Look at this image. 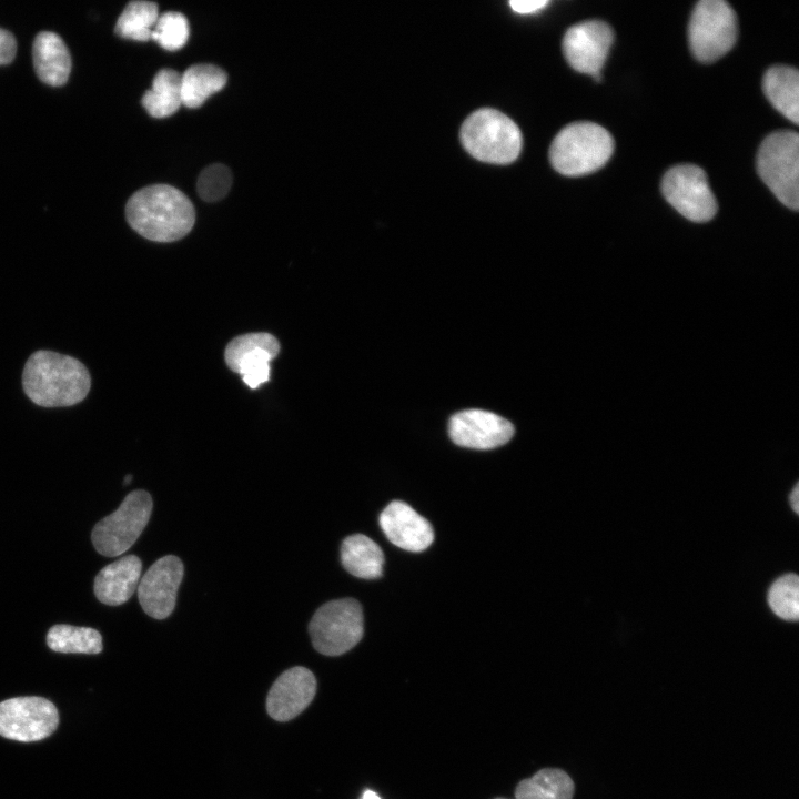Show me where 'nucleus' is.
<instances>
[{"label":"nucleus","mask_w":799,"mask_h":799,"mask_svg":"<svg viewBox=\"0 0 799 799\" xmlns=\"http://www.w3.org/2000/svg\"><path fill=\"white\" fill-rule=\"evenodd\" d=\"M152 512V498L142 489L127 495L119 508L102 518L93 528L91 540L95 550L115 557L128 550L146 526Z\"/></svg>","instance_id":"8"},{"label":"nucleus","mask_w":799,"mask_h":799,"mask_svg":"<svg viewBox=\"0 0 799 799\" xmlns=\"http://www.w3.org/2000/svg\"><path fill=\"white\" fill-rule=\"evenodd\" d=\"M763 92L770 103L795 124L799 123V74L795 68L775 65L762 81Z\"/></svg>","instance_id":"20"},{"label":"nucleus","mask_w":799,"mask_h":799,"mask_svg":"<svg viewBox=\"0 0 799 799\" xmlns=\"http://www.w3.org/2000/svg\"><path fill=\"white\" fill-rule=\"evenodd\" d=\"M59 725L55 706L42 697H16L0 702V736L31 742L49 737Z\"/></svg>","instance_id":"10"},{"label":"nucleus","mask_w":799,"mask_h":799,"mask_svg":"<svg viewBox=\"0 0 799 799\" xmlns=\"http://www.w3.org/2000/svg\"><path fill=\"white\" fill-rule=\"evenodd\" d=\"M575 786L563 770L545 768L522 780L515 790L516 799H573Z\"/></svg>","instance_id":"23"},{"label":"nucleus","mask_w":799,"mask_h":799,"mask_svg":"<svg viewBox=\"0 0 799 799\" xmlns=\"http://www.w3.org/2000/svg\"><path fill=\"white\" fill-rule=\"evenodd\" d=\"M280 353L275 336L265 332L247 333L234 337L224 351L229 368L242 376L251 388H257L269 381L270 362Z\"/></svg>","instance_id":"12"},{"label":"nucleus","mask_w":799,"mask_h":799,"mask_svg":"<svg viewBox=\"0 0 799 799\" xmlns=\"http://www.w3.org/2000/svg\"><path fill=\"white\" fill-rule=\"evenodd\" d=\"M23 390L37 405L70 406L89 393L91 378L77 358L51 351H37L27 361L22 374Z\"/></svg>","instance_id":"2"},{"label":"nucleus","mask_w":799,"mask_h":799,"mask_svg":"<svg viewBox=\"0 0 799 799\" xmlns=\"http://www.w3.org/2000/svg\"><path fill=\"white\" fill-rule=\"evenodd\" d=\"M131 479H132V476H131V475L125 476V477H124V481H123V484H124V485H128V484L131 482Z\"/></svg>","instance_id":"33"},{"label":"nucleus","mask_w":799,"mask_h":799,"mask_svg":"<svg viewBox=\"0 0 799 799\" xmlns=\"http://www.w3.org/2000/svg\"><path fill=\"white\" fill-rule=\"evenodd\" d=\"M226 81V73L216 65L200 63L188 68L181 75L182 105L201 107L210 95L221 91Z\"/></svg>","instance_id":"21"},{"label":"nucleus","mask_w":799,"mask_h":799,"mask_svg":"<svg viewBox=\"0 0 799 799\" xmlns=\"http://www.w3.org/2000/svg\"><path fill=\"white\" fill-rule=\"evenodd\" d=\"M232 173L223 164H212L199 175L196 190L200 198L206 202H214L224 198L231 189Z\"/></svg>","instance_id":"28"},{"label":"nucleus","mask_w":799,"mask_h":799,"mask_svg":"<svg viewBox=\"0 0 799 799\" xmlns=\"http://www.w3.org/2000/svg\"><path fill=\"white\" fill-rule=\"evenodd\" d=\"M757 171L761 180L787 208H799V136L777 131L760 144Z\"/></svg>","instance_id":"5"},{"label":"nucleus","mask_w":799,"mask_h":799,"mask_svg":"<svg viewBox=\"0 0 799 799\" xmlns=\"http://www.w3.org/2000/svg\"><path fill=\"white\" fill-rule=\"evenodd\" d=\"M151 39L168 51L181 49L189 39L188 19L176 11L159 14Z\"/></svg>","instance_id":"27"},{"label":"nucleus","mask_w":799,"mask_h":799,"mask_svg":"<svg viewBox=\"0 0 799 799\" xmlns=\"http://www.w3.org/2000/svg\"><path fill=\"white\" fill-rule=\"evenodd\" d=\"M183 564L173 555L159 558L142 576L138 597L142 609L154 619H164L175 607L183 578Z\"/></svg>","instance_id":"13"},{"label":"nucleus","mask_w":799,"mask_h":799,"mask_svg":"<svg viewBox=\"0 0 799 799\" xmlns=\"http://www.w3.org/2000/svg\"><path fill=\"white\" fill-rule=\"evenodd\" d=\"M688 34L691 52L698 61L718 60L736 42L737 18L732 8L722 0L699 1L692 11Z\"/></svg>","instance_id":"7"},{"label":"nucleus","mask_w":799,"mask_h":799,"mask_svg":"<svg viewBox=\"0 0 799 799\" xmlns=\"http://www.w3.org/2000/svg\"><path fill=\"white\" fill-rule=\"evenodd\" d=\"M316 679L305 667H293L284 671L271 687L266 698V710L277 721H287L301 714L313 700Z\"/></svg>","instance_id":"15"},{"label":"nucleus","mask_w":799,"mask_h":799,"mask_svg":"<svg viewBox=\"0 0 799 799\" xmlns=\"http://www.w3.org/2000/svg\"><path fill=\"white\" fill-rule=\"evenodd\" d=\"M141 103L153 118H166L175 113L182 105L181 74L172 69L160 70L152 82V88L142 97Z\"/></svg>","instance_id":"22"},{"label":"nucleus","mask_w":799,"mask_h":799,"mask_svg":"<svg viewBox=\"0 0 799 799\" xmlns=\"http://www.w3.org/2000/svg\"><path fill=\"white\" fill-rule=\"evenodd\" d=\"M496 799H504V798H496Z\"/></svg>","instance_id":"34"},{"label":"nucleus","mask_w":799,"mask_h":799,"mask_svg":"<svg viewBox=\"0 0 799 799\" xmlns=\"http://www.w3.org/2000/svg\"><path fill=\"white\" fill-rule=\"evenodd\" d=\"M125 215L135 232L161 243L184 237L195 222L192 202L168 184L148 185L136 191L127 203Z\"/></svg>","instance_id":"1"},{"label":"nucleus","mask_w":799,"mask_h":799,"mask_svg":"<svg viewBox=\"0 0 799 799\" xmlns=\"http://www.w3.org/2000/svg\"><path fill=\"white\" fill-rule=\"evenodd\" d=\"M380 525L392 544L408 552L425 550L434 540L429 522L400 500L384 508L380 515Z\"/></svg>","instance_id":"16"},{"label":"nucleus","mask_w":799,"mask_h":799,"mask_svg":"<svg viewBox=\"0 0 799 799\" xmlns=\"http://www.w3.org/2000/svg\"><path fill=\"white\" fill-rule=\"evenodd\" d=\"M314 648L326 656H338L352 649L363 637L364 619L360 603L353 598L322 605L309 624Z\"/></svg>","instance_id":"6"},{"label":"nucleus","mask_w":799,"mask_h":799,"mask_svg":"<svg viewBox=\"0 0 799 799\" xmlns=\"http://www.w3.org/2000/svg\"><path fill=\"white\" fill-rule=\"evenodd\" d=\"M614 40L610 27L599 20L584 21L570 27L563 39V52L569 65L601 80V68Z\"/></svg>","instance_id":"11"},{"label":"nucleus","mask_w":799,"mask_h":799,"mask_svg":"<svg viewBox=\"0 0 799 799\" xmlns=\"http://www.w3.org/2000/svg\"><path fill=\"white\" fill-rule=\"evenodd\" d=\"M613 151L614 140L606 129L593 122H575L557 133L549 159L557 172L576 176L600 169Z\"/></svg>","instance_id":"3"},{"label":"nucleus","mask_w":799,"mask_h":799,"mask_svg":"<svg viewBox=\"0 0 799 799\" xmlns=\"http://www.w3.org/2000/svg\"><path fill=\"white\" fill-rule=\"evenodd\" d=\"M362 799H381V797L373 790H366L363 793Z\"/></svg>","instance_id":"32"},{"label":"nucleus","mask_w":799,"mask_h":799,"mask_svg":"<svg viewBox=\"0 0 799 799\" xmlns=\"http://www.w3.org/2000/svg\"><path fill=\"white\" fill-rule=\"evenodd\" d=\"M47 645L57 653L95 655L102 651V637L93 628L59 624L49 629Z\"/></svg>","instance_id":"24"},{"label":"nucleus","mask_w":799,"mask_h":799,"mask_svg":"<svg viewBox=\"0 0 799 799\" xmlns=\"http://www.w3.org/2000/svg\"><path fill=\"white\" fill-rule=\"evenodd\" d=\"M158 18L159 8L155 2L131 1L120 14L114 31L124 39L149 41Z\"/></svg>","instance_id":"25"},{"label":"nucleus","mask_w":799,"mask_h":799,"mask_svg":"<svg viewBox=\"0 0 799 799\" xmlns=\"http://www.w3.org/2000/svg\"><path fill=\"white\" fill-rule=\"evenodd\" d=\"M461 141L475 159L507 164L522 149V134L516 123L494 109H479L472 113L461 128Z\"/></svg>","instance_id":"4"},{"label":"nucleus","mask_w":799,"mask_h":799,"mask_svg":"<svg viewBox=\"0 0 799 799\" xmlns=\"http://www.w3.org/2000/svg\"><path fill=\"white\" fill-rule=\"evenodd\" d=\"M142 564L134 555L124 556L103 567L94 579L95 597L105 605L124 604L135 591Z\"/></svg>","instance_id":"17"},{"label":"nucleus","mask_w":799,"mask_h":799,"mask_svg":"<svg viewBox=\"0 0 799 799\" xmlns=\"http://www.w3.org/2000/svg\"><path fill=\"white\" fill-rule=\"evenodd\" d=\"M665 199L686 219L707 222L717 212V202L702 169L680 164L669 169L661 182Z\"/></svg>","instance_id":"9"},{"label":"nucleus","mask_w":799,"mask_h":799,"mask_svg":"<svg viewBox=\"0 0 799 799\" xmlns=\"http://www.w3.org/2000/svg\"><path fill=\"white\" fill-rule=\"evenodd\" d=\"M789 502H790V505H791L792 509L795 510V513L798 514L799 513V485L798 484L795 485L792 492L790 493Z\"/></svg>","instance_id":"31"},{"label":"nucleus","mask_w":799,"mask_h":799,"mask_svg":"<svg viewBox=\"0 0 799 799\" xmlns=\"http://www.w3.org/2000/svg\"><path fill=\"white\" fill-rule=\"evenodd\" d=\"M768 604L780 618L796 621L799 617V578L786 574L773 581L768 591Z\"/></svg>","instance_id":"26"},{"label":"nucleus","mask_w":799,"mask_h":799,"mask_svg":"<svg viewBox=\"0 0 799 799\" xmlns=\"http://www.w3.org/2000/svg\"><path fill=\"white\" fill-rule=\"evenodd\" d=\"M33 64L39 79L52 87L63 85L70 75L71 57L63 40L54 32L37 34L32 47Z\"/></svg>","instance_id":"18"},{"label":"nucleus","mask_w":799,"mask_h":799,"mask_svg":"<svg viewBox=\"0 0 799 799\" xmlns=\"http://www.w3.org/2000/svg\"><path fill=\"white\" fill-rule=\"evenodd\" d=\"M17 53V41L13 34L0 28V65L10 63Z\"/></svg>","instance_id":"29"},{"label":"nucleus","mask_w":799,"mask_h":799,"mask_svg":"<svg viewBox=\"0 0 799 799\" xmlns=\"http://www.w3.org/2000/svg\"><path fill=\"white\" fill-rule=\"evenodd\" d=\"M448 433L458 446L492 449L506 444L513 437L514 426L494 413L466 409L451 417Z\"/></svg>","instance_id":"14"},{"label":"nucleus","mask_w":799,"mask_h":799,"mask_svg":"<svg viewBox=\"0 0 799 799\" xmlns=\"http://www.w3.org/2000/svg\"><path fill=\"white\" fill-rule=\"evenodd\" d=\"M341 562L351 575L375 579L383 574L384 554L374 540L363 534H354L341 545Z\"/></svg>","instance_id":"19"},{"label":"nucleus","mask_w":799,"mask_h":799,"mask_svg":"<svg viewBox=\"0 0 799 799\" xmlns=\"http://www.w3.org/2000/svg\"><path fill=\"white\" fill-rule=\"evenodd\" d=\"M512 9L520 14H528L543 9L548 4L547 0H512L509 1Z\"/></svg>","instance_id":"30"}]
</instances>
